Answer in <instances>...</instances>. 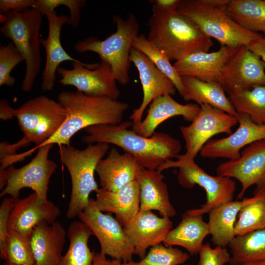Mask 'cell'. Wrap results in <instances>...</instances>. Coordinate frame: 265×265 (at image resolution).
Wrapping results in <instances>:
<instances>
[{
    "mask_svg": "<svg viewBox=\"0 0 265 265\" xmlns=\"http://www.w3.org/2000/svg\"><path fill=\"white\" fill-rule=\"evenodd\" d=\"M132 121L116 125H98L85 129L81 138L87 144L99 142L115 145L133 156L142 167L157 170L168 160L177 158L182 149L180 141L163 132H155L149 137L136 133L130 128Z\"/></svg>",
    "mask_w": 265,
    "mask_h": 265,
    "instance_id": "cell-1",
    "label": "cell"
},
{
    "mask_svg": "<svg viewBox=\"0 0 265 265\" xmlns=\"http://www.w3.org/2000/svg\"><path fill=\"white\" fill-rule=\"evenodd\" d=\"M58 101L63 106L65 118L57 131L38 147L26 152L29 156L43 145H69L71 138L82 129L98 125H116L122 122L127 103L106 97H92L79 91L61 92Z\"/></svg>",
    "mask_w": 265,
    "mask_h": 265,
    "instance_id": "cell-2",
    "label": "cell"
},
{
    "mask_svg": "<svg viewBox=\"0 0 265 265\" xmlns=\"http://www.w3.org/2000/svg\"><path fill=\"white\" fill-rule=\"evenodd\" d=\"M148 40L170 60H178L198 52H208L213 46L189 18L177 9H162L152 5L148 21Z\"/></svg>",
    "mask_w": 265,
    "mask_h": 265,
    "instance_id": "cell-3",
    "label": "cell"
},
{
    "mask_svg": "<svg viewBox=\"0 0 265 265\" xmlns=\"http://www.w3.org/2000/svg\"><path fill=\"white\" fill-rule=\"evenodd\" d=\"M66 113L57 101L39 95L15 109L14 117L24 136L18 142L0 143V159L16 154L19 149L33 143L38 147L50 138L63 123Z\"/></svg>",
    "mask_w": 265,
    "mask_h": 265,
    "instance_id": "cell-4",
    "label": "cell"
},
{
    "mask_svg": "<svg viewBox=\"0 0 265 265\" xmlns=\"http://www.w3.org/2000/svg\"><path fill=\"white\" fill-rule=\"evenodd\" d=\"M109 144L99 142L88 144L83 150L69 145L59 148L61 160L70 175L72 189L66 216L71 219L78 216L88 205L90 193L99 188L94 178L99 161L109 149Z\"/></svg>",
    "mask_w": 265,
    "mask_h": 265,
    "instance_id": "cell-5",
    "label": "cell"
},
{
    "mask_svg": "<svg viewBox=\"0 0 265 265\" xmlns=\"http://www.w3.org/2000/svg\"><path fill=\"white\" fill-rule=\"evenodd\" d=\"M42 13L36 8L22 12L11 11L0 14L1 34L11 40L23 55L26 63L25 75L21 89L30 91L41 68V56L39 32L42 26Z\"/></svg>",
    "mask_w": 265,
    "mask_h": 265,
    "instance_id": "cell-6",
    "label": "cell"
},
{
    "mask_svg": "<svg viewBox=\"0 0 265 265\" xmlns=\"http://www.w3.org/2000/svg\"><path fill=\"white\" fill-rule=\"evenodd\" d=\"M116 31L104 40L93 36L78 41L75 45L79 53L93 52L111 66L117 82L123 85L130 81V52L132 43L138 36L139 24L135 15L130 13L126 19L115 15Z\"/></svg>",
    "mask_w": 265,
    "mask_h": 265,
    "instance_id": "cell-7",
    "label": "cell"
},
{
    "mask_svg": "<svg viewBox=\"0 0 265 265\" xmlns=\"http://www.w3.org/2000/svg\"><path fill=\"white\" fill-rule=\"evenodd\" d=\"M226 8L211 6L202 0H180L177 10L221 46L230 48L248 46L262 35L238 24L227 14Z\"/></svg>",
    "mask_w": 265,
    "mask_h": 265,
    "instance_id": "cell-8",
    "label": "cell"
},
{
    "mask_svg": "<svg viewBox=\"0 0 265 265\" xmlns=\"http://www.w3.org/2000/svg\"><path fill=\"white\" fill-rule=\"evenodd\" d=\"M176 160L165 161L157 170L159 172L170 168L179 169L177 180L185 188H193L198 185L204 189L206 202L200 208L192 209L199 214L208 213L212 209L227 202L233 200L236 184L231 178L207 173L195 162L194 159L179 155Z\"/></svg>",
    "mask_w": 265,
    "mask_h": 265,
    "instance_id": "cell-9",
    "label": "cell"
},
{
    "mask_svg": "<svg viewBox=\"0 0 265 265\" xmlns=\"http://www.w3.org/2000/svg\"><path fill=\"white\" fill-rule=\"evenodd\" d=\"M53 146L49 144L39 147L31 160L20 168L12 165L0 170V198L8 195L18 198L20 190L28 188L41 198L47 200L50 180L57 166L55 162L49 159Z\"/></svg>",
    "mask_w": 265,
    "mask_h": 265,
    "instance_id": "cell-10",
    "label": "cell"
},
{
    "mask_svg": "<svg viewBox=\"0 0 265 265\" xmlns=\"http://www.w3.org/2000/svg\"><path fill=\"white\" fill-rule=\"evenodd\" d=\"M91 230L100 245V253L124 262L132 260L133 248L120 221L97 208L95 199L90 198L88 205L78 216Z\"/></svg>",
    "mask_w": 265,
    "mask_h": 265,
    "instance_id": "cell-11",
    "label": "cell"
},
{
    "mask_svg": "<svg viewBox=\"0 0 265 265\" xmlns=\"http://www.w3.org/2000/svg\"><path fill=\"white\" fill-rule=\"evenodd\" d=\"M56 72L61 77L58 83L74 86L86 95L117 100L120 95L111 66L104 60L94 64L73 62L72 69L59 67Z\"/></svg>",
    "mask_w": 265,
    "mask_h": 265,
    "instance_id": "cell-12",
    "label": "cell"
},
{
    "mask_svg": "<svg viewBox=\"0 0 265 265\" xmlns=\"http://www.w3.org/2000/svg\"><path fill=\"white\" fill-rule=\"evenodd\" d=\"M200 110L187 126L180 128L185 141V157L194 159L206 143L215 134H230L237 123L236 116L208 105L199 106Z\"/></svg>",
    "mask_w": 265,
    "mask_h": 265,
    "instance_id": "cell-13",
    "label": "cell"
},
{
    "mask_svg": "<svg viewBox=\"0 0 265 265\" xmlns=\"http://www.w3.org/2000/svg\"><path fill=\"white\" fill-rule=\"evenodd\" d=\"M219 83L229 94L265 83V64L246 46L231 48Z\"/></svg>",
    "mask_w": 265,
    "mask_h": 265,
    "instance_id": "cell-14",
    "label": "cell"
},
{
    "mask_svg": "<svg viewBox=\"0 0 265 265\" xmlns=\"http://www.w3.org/2000/svg\"><path fill=\"white\" fill-rule=\"evenodd\" d=\"M216 172L217 175L236 179L240 183L239 200L250 186L256 185L257 189L265 187V139L246 146L238 159L220 163Z\"/></svg>",
    "mask_w": 265,
    "mask_h": 265,
    "instance_id": "cell-15",
    "label": "cell"
},
{
    "mask_svg": "<svg viewBox=\"0 0 265 265\" xmlns=\"http://www.w3.org/2000/svg\"><path fill=\"white\" fill-rule=\"evenodd\" d=\"M235 116L239 124L236 131L227 137L209 140L199 152L201 157L237 159L242 148L265 139V125L254 123L243 113L237 112Z\"/></svg>",
    "mask_w": 265,
    "mask_h": 265,
    "instance_id": "cell-16",
    "label": "cell"
},
{
    "mask_svg": "<svg viewBox=\"0 0 265 265\" xmlns=\"http://www.w3.org/2000/svg\"><path fill=\"white\" fill-rule=\"evenodd\" d=\"M60 214V209L53 202L41 198L34 192L23 198L15 199L8 230L29 239L36 226L44 222L52 224Z\"/></svg>",
    "mask_w": 265,
    "mask_h": 265,
    "instance_id": "cell-17",
    "label": "cell"
},
{
    "mask_svg": "<svg viewBox=\"0 0 265 265\" xmlns=\"http://www.w3.org/2000/svg\"><path fill=\"white\" fill-rule=\"evenodd\" d=\"M130 60L138 72L143 91L142 102L130 117L135 124L141 122L145 109L154 99L166 94L174 95L177 90L173 82L140 51L132 47Z\"/></svg>",
    "mask_w": 265,
    "mask_h": 265,
    "instance_id": "cell-18",
    "label": "cell"
},
{
    "mask_svg": "<svg viewBox=\"0 0 265 265\" xmlns=\"http://www.w3.org/2000/svg\"><path fill=\"white\" fill-rule=\"evenodd\" d=\"M172 226L170 218L160 217L148 211L139 212L124 230L134 255L141 259L148 248L163 243Z\"/></svg>",
    "mask_w": 265,
    "mask_h": 265,
    "instance_id": "cell-19",
    "label": "cell"
},
{
    "mask_svg": "<svg viewBox=\"0 0 265 265\" xmlns=\"http://www.w3.org/2000/svg\"><path fill=\"white\" fill-rule=\"evenodd\" d=\"M49 23V32L46 39H40V42L46 53V61L42 73L41 88L44 91L52 90L54 85L55 74L59 64L64 61L80 62L70 55L63 49L60 40L61 31L63 26L68 24L69 17L58 16L56 11H46Z\"/></svg>",
    "mask_w": 265,
    "mask_h": 265,
    "instance_id": "cell-20",
    "label": "cell"
},
{
    "mask_svg": "<svg viewBox=\"0 0 265 265\" xmlns=\"http://www.w3.org/2000/svg\"><path fill=\"white\" fill-rule=\"evenodd\" d=\"M142 166L132 155L121 154L115 148L101 159L96 167L101 188L115 191L136 180Z\"/></svg>",
    "mask_w": 265,
    "mask_h": 265,
    "instance_id": "cell-21",
    "label": "cell"
},
{
    "mask_svg": "<svg viewBox=\"0 0 265 265\" xmlns=\"http://www.w3.org/2000/svg\"><path fill=\"white\" fill-rule=\"evenodd\" d=\"M96 194L98 209L115 214L123 227L129 226L139 212L140 189L137 180L115 191L100 188Z\"/></svg>",
    "mask_w": 265,
    "mask_h": 265,
    "instance_id": "cell-22",
    "label": "cell"
},
{
    "mask_svg": "<svg viewBox=\"0 0 265 265\" xmlns=\"http://www.w3.org/2000/svg\"><path fill=\"white\" fill-rule=\"evenodd\" d=\"M200 109V106L197 104H180L170 95L160 96L150 103L144 119L139 123L133 124L132 128L139 134L149 137L156 132L159 125L170 118L182 116L185 120L192 122Z\"/></svg>",
    "mask_w": 265,
    "mask_h": 265,
    "instance_id": "cell-23",
    "label": "cell"
},
{
    "mask_svg": "<svg viewBox=\"0 0 265 265\" xmlns=\"http://www.w3.org/2000/svg\"><path fill=\"white\" fill-rule=\"evenodd\" d=\"M67 230L58 221L36 226L29 238L36 265H58L66 242Z\"/></svg>",
    "mask_w": 265,
    "mask_h": 265,
    "instance_id": "cell-24",
    "label": "cell"
},
{
    "mask_svg": "<svg viewBox=\"0 0 265 265\" xmlns=\"http://www.w3.org/2000/svg\"><path fill=\"white\" fill-rule=\"evenodd\" d=\"M231 48L221 46L215 52H198L175 61L173 65L181 77H191L204 81L219 83Z\"/></svg>",
    "mask_w": 265,
    "mask_h": 265,
    "instance_id": "cell-25",
    "label": "cell"
},
{
    "mask_svg": "<svg viewBox=\"0 0 265 265\" xmlns=\"http://www.w3.org/2000/svg\"><path fill=\"white\" fill-rule=\"evenodd\" d=\"M163 179L157 170L141 168L136 179L140 189L139 212L157 211L162 216L169 218L176 215Z\"/></svg>",
    "mask_w": 265,
    "mask_h": 265,
    "instance_id": "cell-26",
    "label": "cell"
},
{
    "mask_svg": "<svg viewBox=\"0 0 265 265\" xmlns=\"http://www.w3.org/2000/svg\"><path fill=\"white\" fill-rule=\"evenodd\" d=\"M203 216L194 213L192 209L186 211L179 224L169 232L163 245L181 246L190 255H197L204 239L210 235L208 223L204 221Z\"/></svg>",
    "mask_w": 265,
    "mask_h": 265,
    "instance_id": "cell-27",
    "label": "cell"
},
{
    "mask_svg": "<svg viewBox=\"0 0 265 265\" xmlns=\"http://www.w3.org/2000/svg\"><path fill=\"white\" fill-rule=\"evenodd\" d=\"M251 197L232 200L212 209L207 222L211 241L216 246L226 247L236 237L235 224L241 209L248 204Z\"/></svg>",
    "mask_w": 265,
    "mask_h": 265,
    "instance_id": "cell-28",
    "label": "cell"
},
{
    "mask_svg": "<svg viewBox=\"0 0 265 265\" xmlns=\"http://www.w3.org/2000/svg\"><path fill=\"white\" fill-rule=\"evenodd\" d=\"M181 77L185 87L183 98L186 101H193L199 106L208 105L236 115V109L218 82L204 81L191 77Z\"/></svg>",
    "mask_w": 265,
    "mask_h": 265,
    "instance_id": "cell-29",
    "label": "cell"
},
{
    "mask_svg": "<svg viewBox=\"0 0 265 265\" xmlns=\"http://www.w3.org/2000/svg\"><path fill=\"white\" fill-rule=\"evenodd\" d=\"M92 235L90 229L80 220L72 222L67 229L69 245L58 265H92L94 251L88 244Z\"/></svg>",
    "mask_w": 265,
    "mask_h": 265,
    "instance_id": "cell-30",
    "label": "cell"
},
{
    "mask_svg": "<svg viewBox=\"0 0 265 265\" xmlns=\"http://www.w3.org/2000/svg\"><path fill=\"white\" fill-rule=\"evenodd\" d=\"M230 265L265 260V228L236 236L228 245Z\"/></svg>",
    "mask_w": 265,
    "mask_h": 265,
    "instance_id": "cell-31",
    "label": "cell"
},
{
    "mask_svg": "<svg viewBox=\"0 0 265 265\" xmlns=\"http://www.w3.org/2000/svg\"><path fill=\"white\" fill-rule=\"evenodd\" d=\"M226 11L241 26L265 34V0H229Z\"/></svg>",
    "mask_w": 265,
    "mask_h": 265,
    "instance_id": "cell-32",
    "label": "cell"
},
{
    "mask_svg": "<svg viewBox=\"0 0 265 265\" xmlns=\"http://www.w3.org/2000/svg\"><path fill=\"white\" fill-rule=\"evenodd\" d=\"M229 95L228 98L237 112L245 113L254 123L265 125V83Z\"/></svg>",
    "mask_w": 265,
    "mask_h": 265,
    "instance_id": "cell-33",
    "label": "cell"
},
{
    "mask_svg": "<svg viewBox=\"0 0 265 265\" xmlns=\"http://www.w3.org/2000/svg\"><path fill=\"white\" fill-rule=\"evenodd\" d=\"M265 228V187L257 189L251 201L243 206L235 224L236 236Z\"/></svg>",
    "mask_w": 265,
    "mask_h": 265,
    "instance_id": "cell-34",
    "label": "cell"
},
{
    "mask_svg": "<svg viewBox=\"0 0 265 265\" xmlns=\"http://www.w3.org/2000/svg\"><path fill=\"white\" fill-rule=\"evenodd\" d=\"M132 47L145 54L174 84L180 95L183 97L185 87L182 77L174 67L171 64L170 60L162 52L159 50L149 42L144 34H141L135 38Z\"/></svg>",
    "mask_w": 265,
    "mask_h": 265,
    "instance_id": "cell-35",
    "label": "cell"
},
{
    "mask_svg": "<svg viewBox=\"0 0 265 265\" xmlns=\"http://www.w3.org/2000/svg\"><path fill=\"white\" fill-rule=\"evenodd\" d=\"M0 256L5 262L13 265L35 264L29 239L12 230L8 231L4 249Z\"/></svg>",
    "mask_w": 265,
    "mask_h": 265,
    "instance_id": "cell-36",
    "label": "cell"
},
{
    "mask_svg": "<svg viewBox=\"0 0 265 265\" xmlns=\"http://www.w3.org/2000/svg\"><path fill=\"white\" fill-rule=\"evenodd\" d=\"M189 258V255L173 246L161 244L151 247L145 256L137 262L138 265H180Z\"/></svg>",
    "mask_w": 265,
    "mask_h": 265,
    "instance_id": "cell-37",
    "label": "cell"
},
{
    "mask_svg": "<svg viewBox=\"0 0 265 265\" xmlns=\"http://www.w3.org/2000/svg\"><path fill=\"white\" fill-rule=\"evenodd\" d=\"M24 58L17 49L14 43L10 41L6 45L0 47V86H13L15 79L10 75L11 71Z\"/></svg>",
    "mask_w": 265,
    "mask_h": 265,
    "instance_id": "cell-38",
    "label": "cell"
},
{
    "mask_svg": "<svg viewBox=\"0 0 265 265\" xmlns=\"http://www.w3.org/2000/svg\"><path fill=\"white\" fill-rule=\"evenodd\" d=\"M85 2L84 0H36L34 8L39 10L43 15L46 11L54 10L60 5L66 6L70 14L68 24L76 27L79 24L81 9L84 6Z\"/></svg>",
    "mask_w": 265,
    "mask_h": 265,
    "instance_id": "cell-39",
    "label": "cell"
},
{
    "mask_svg": "<svg viewBox=\"0 0 265 265\" xmlns=\"http://www.w3.org/2000/svg\"><path fill=\"white\" fill-rule=\"evenodd\" d=\"M198 254V265H225L231 260V254L226 247L212 248L209 243L203 244Z\"/></svg>",
    "mask_w": 265,
    "mask_h": 265,
    "instance_id": "cell-40",
    "label": "cell"
},
{
    "mask_svg": "<svg viewBox=\"0 0 265 265\" xmlns=\"http://www.w3.org/2000/svg\"><path fill=\"white\" fill-rule=\"evenodd\" d=\"M15 199L12 197H4L0 205V253L4 247L8 234V225L10 212L14 207Z\"/></svg>",
    "mask_w": 265,
    "mask_h": 265,
    "instance_id": "cell-41",
    "label": "cell"
},
{
    "mask_svg": "<svg viewBox=\"0 0 265 265\" xmlns=\"http://www.w3.org/2000/svg\"><path fill=\"white\" fill-rule=\"evenodd\" d=\"M36 0H0V13L5 14L9 11L22 12L35 7Z\"/></svg>",
    "mask_w": 265,
    "mask_h": 265,
    "instance_id": "cell-42",
    "label": "cell"
},
{
    "mask_svg": "<svg viewBox=\"0 0 265 265\" xmlns=\"http://www.w3.org/2000/svg\"><path fill=\"white\" fill-rule=\"evenodd\" d=\"M92 265H138L137 262L133 260L124 262L115 259H108L100 252H94Z\"/></svg>",
    "mask_w": 265,
    "mask_h": 265,
    "instance_id": "cell-43",
    "label": "cell"
},
{
    "mask_svg": "<svg viewBox=\"0 0 265 265\" xmlns=\"http://www.w3.org/2000/svg\"><path fill=\"white\" fill-rule=\"evenodd\" d=\"M247 47L260 57L265 64V34Z\"/></svg>",
    "mask_w": 265,
    "mask_h": 265,
    "instance_id": "cell-44",
    "label": "cell"
},
{
    "mask_svg": "<svg viewBox=\"0 0 265 265\" xmlns=\"http://www.w3.org/2000/svg\"><path fill=\"white\" fill-rule=\"evenodd\" d=\"M14 109L7 100L1 99L0 101V118L3 120L12 119L14 117Z\"/></svg>",
    "mask_w": 265,
    "mask_h": 265,
    "instance_id": "cell-45",
    "label": "cell"
},
{
    "mask_svg": "<svg viewBox=\"0 0 265 265\" xmlns=\"http://www.w3.org/2000/svg\"><path fill=\"white\" fill-rule=\"evenodd\" d=\"M180 0H150L152 5L162 9H177Z\"/></svg>",
    "mask_w": 265,
    "mask_h": 265,
    "instance_id": "cell-46",
    "label": "cell"
},
{
    "mask_svg": "<svg viewBox=\"0 0 265 265\" xmlns=\"http://www.w3.org/2000/svg\"><path fill=\"white\" fill-rule=\"evenodd\" d=\"M242 265H265V260L250 262Z\"/></svg>",
    "mask_w": 265,
    "mask_h": 265,
    "instance_id": "cell-47",
    "label": "cell"
},
{
    "mask_svg": "<svg viewBox=\"0 0 265 265\" xmlns=\"http://www.w3.org/2000/svg\"><path fill=\"white\" fill-rule=\"evenodd\" d=\"M3 265H17L11 264L5 262L3 264ZM36 265L34 264V265Z\"/></svg>",
    "mask_w": 265,
    "mask_h": 265,
    "instance_id": "cell-48",
    "label": "cell"
},
{
    "mask_svg": "<svg viewBox=\"0 0 265 265\" xmlns=\"http://www.w3.org/2000/svg\"><path fill=\"white\" fill-rule=\"evenodd\" d=\"M188 265V264H185V265Z\"/></svg>",
    "mask_w": 265,
    "mask_h": 265,
    "instance_id": "cell-49",
    "label": "cell"
}]
</instances>
